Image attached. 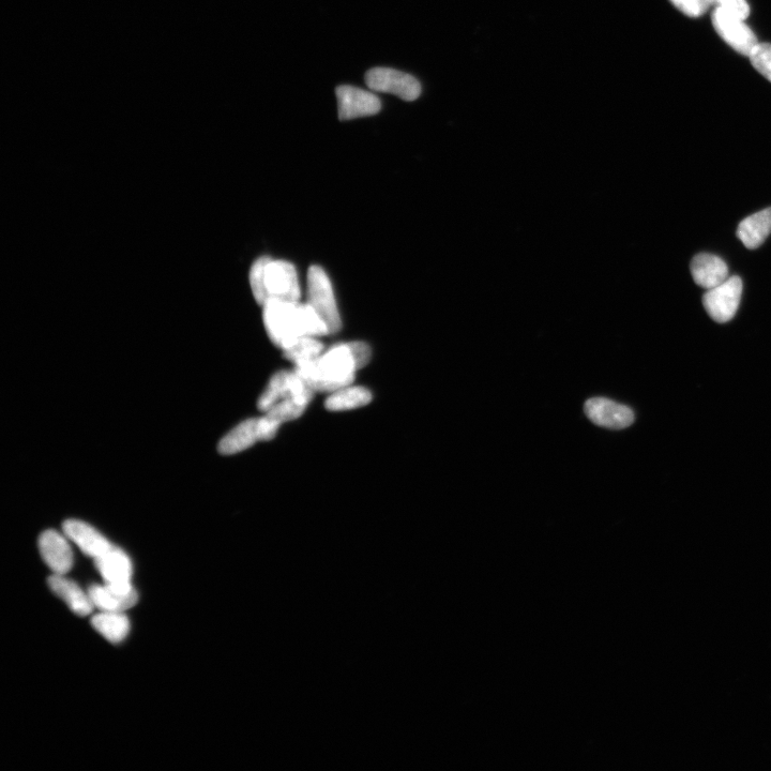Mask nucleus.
<instances>
[{"mask_svg":"<svg viewBox=\"0 0 771 771\" xmlns=\"http://www.w3.org/2000/svg\"><path fill=\"white\" fill-rule=\"evenodd\" d=\"M263 308L267 334L283 351L302 337L329 335L325 323L309 304L274 300L267 302Z\"/></svg>","mask_w":771,"mask_h":771,"instance_id":"nucleus-1","label":"nucleus"},{"mask_svg":"<svg viewBox=\"0 0 771 771\" xmlns=\"http://www.w3.org/2000/svg\"><path fill=\"white\" fill-rule=\"evenodd\" d=\"M357 370L360 366L353 342L332 346L310 364L295 367L315 392L331 393L352 385Z\"/></svg>","mask_w":771,"mask_h":771,"instance_id":"nucleus-2","label":"nucleus"},{"mask_svg":"<svg viewBox=\"0 0 771 771\" xmlns=\"http://www.w3.org/2000/svg\"><path fill=\"white\" fill-rule=\"evenodd\" d=\"M252 294L260 305L269 301H300L301 291L295 266L263 256L250 270Z\"/></svg>","mask_w":771,"mask_h":771,"instance_id":"nucleus-3","label":"nucleus"},{"mask_svg":"<svg viewBox=\"0 0 771 771\" xmlns=\"http://www.w3.org/2000/svg\"><path fill=\"white\" fill-rule=\"evenodd\" d=\"M308 304L321 317L329 335H335L342 328L341 316L334 289L325 270L312 266L308 272Z\"/></svg>","mask_w":771,"mask_h":771,"instance_id":"nucleus-4","label":"nucleus"},{"mask_svg":"<svg viewBox=\"0 0 771 771\" xmlns=\"http://www.w3.org/2000/svg\"><path fill=\"white\" fill-rule=\"evenodd\" d=\"M314 392L307 381L302 379L295 370L293 372L281 371L272 376L257 406L265 413L272 406L286 399H292L308 406L313 399Z\"/></svg>","mask_w":771,"mask_h":771,"instance_id":"nucleus-5","label":"nucleus"},{"mask_svg":"<svg viewBox=\"0 0 771 771\" xmlns=\"http://www.w3.org/2000/svg\"><path fill=\"white\" fill-rule=\"evenodd\" d=\"M367 86L376 93L395 95L412 102L421 95V85L411 74L391 68H373L366 73Z\"/></svg>","mask_w":771,"mask_h":771,"instance_id":"nucleus-6","label":"nucleus"},{"mask_svg":"<svg viewBox=\"0 0 771 771\" xmlns=\"http://www.w3.org/2000/svg\"><path fill=\"white\" fill-rule=\"evenodd\" d=\"M743 294V281L730 277L714 289L707 290L703 305L712 319L720 324L730 322L735 316Z\"/></svg>","mask_w":771,"mask_h":771,"instance_id":"nucleus-7","label":"nucleus"},{"mask_svg":"<svg viewBox=\"0 0 771 771\" xmlns=\"http://www.w3.org/2000/svg\"><path fill=\"white\" fill-rule=\"evenodd\" d=\"M712 21L717 34L739 54L749 57L760 43L746 20L729 11L716 8Z\"/></svg>","mask_w":771,"mask_h":771,"instance_id":"nucleus-8","label":"nucleus"},{"mask_svg":"<svg viewBox=\"0 0 771 771\" xmlns=\"http://www.w3.org/2000/svg\"><path fill=\"white\" fill-rule=\"evenodd\" d=\"M336 94L341 122L373 116L382 110L380 98L364 89L342 85L337 87Z\"/></svg>","mask_w":771,"mask_h":771,"instance_id":"nucleus-9","label":"nucleus"},{"mask_svg":"<svg viewBox=\"0 0 771 771\" xmlns=\"http://www.w3.org/2000/svg\"><path fill=\"white\" fill-rule=\"evenodd\" d=\"M95 564L105 584L123 593L134 591L131 584L133 567L130 557L124 550L114 546L109 552L96 558Z\"/></svg>","mask_w":771,"mask_h":771,"instance_id":"nucleus-10","label":"nucleus"},{"mask_svg":"<svg viewBox=\"0 0 771 771\" xmlns=\"http://www.w3.org/2000/svg\"><path fill=\"white\" fill-rule=\"evenodd\" d=\"M584 411L595 425L611 430L626 429L634 422V413L630 407L606 398L587 400Z\"/></svg>","mask_w":771,"mask_h":771,"instance_id":"nucleus-11","label":"nucleus"},{"mask_svg":"<svg viewBox=\"0 0 771 771\" xmlns=\"http://www.w3.org/2000/svg\"><path fill=\"white\" fill-rule=\"evenodd\" d=\"M68 537L56 531L44 532L39 538V550L43 561L54 574L65 576L73 567V552Z\"/></svg>","mask_w":771,"mask_h":771,"instance_id":"nucleus-12","label":"nucleus"},{"mask_svg":"<svg viewBox=\"0 0 771 771\" xmlns=\"http://www.w3.org/2000/svg\"><path fill=\"white\" fill-rule=\"evenodd\" d=\"M64 534L80 550L94 559L109 552L114 544L105 538L95 527L80 520H68L63 525Z\"/></svg>","mask_w":771,"mask_h":771,"instance_id":"nucleus-13","label":"nucleus"},{"mask_svg":"<svg viewBox=\"0 0 771 771\" xmlns=\"http://www.w3.org/2000/svg\"><path fill=\"white\" fill-rule=\"evenodd\" d=\"M690 269L694 282L706 290L714 289L730 278L727 263L714 254L695 255Z\"/></svg>","mask_w":771,"mask_h":771,"instance_id":"nucleus-14","label":"nucleus"},{"mask_svg":"<svg viewBox=\"0 0 771 771\" xmlns=\"http://www.w3.org/2000/svg\"><path fill=\"white\" fill-rule=\"evenodd\" d=\"M308 406L292 399L280 401L259 419L260 441L268 442L275 438L282 423L299 418Z\"/></svg>","mask_w":771,"mask_h":771,"instance_id":"nucleus-15","label":"nucleus"},{"mask_svg":"<svg viewBox=\"0 0 771 771\" xmlns=\"http://www.w3.org/2000/svg\"><path fill=\"white\" fill-rule=\"evenodd\" d=\"M48 583L52 592L63 599L75 614L87 616L94 611V603L89 594H86L77 583L60 574H54L49 578Z\"/></svg>","mask_w":771,"mask_h":771,"instance_id":"nucleus-16","label":"nucleus"},{"mask_svg":"<svg viewBox=\"0 0 771 771\" xmlns=\"http://www.w3.org/2000/svg\"><path fill=\"white\" fill-rule=\"evenodd\" d=\"M260 441L259 419H248L226 434L218 445L223 456H232L245 451Z\"/></svg>","mask_w":771,"mask_h":771,"instance_id":"nucleus-17","label":"nucleus"},{"mask_svg":"<svg viewBox=\"0 0 771 771\" xmlns=\"http://www.w3.org/2000/svg\"><path fill=\"white\" fill-rule=\"evenodd\" d=\"M88 594L94 607L101 611L125 612L139 601L135 589L131 593H122L107 584L90 587Z\"/></svg>","mask_w":771,"mask_h":771,"instance_id":"nucleus-18","label":"nucleus"},{"mask_svg":"<svg viewBox=\"0 0 771 771\" xmlns=\"http://www.w3.org/2000/svg\"><path fill=\"white\" fill-rule=\"evenodd\" d=\"M771 234V207L739 223L737 237L750 250L758 249Z\"/></svg>","mask_w":771,"mask_h":771,"instance_id":"nucleus-19","label":"nucleus"},{"mask_svg":"<svg viewBox=\"0 0 771 771\" xmlns=\"http://www.w3.org/2000/svg\"><path fill=\"white\" fill-rule=\"evenodd\" d=\"M93 627L111 643L123 642L130 632V621L124 612L101 611L92 619Z\"/></svg>","mask_w":771,"mask_h":771,"instance_id":"nucleus-20","label":"nucleus"},{"mask_svg":"<svg viewBox=\"0 0 771 771\" xmlns=\"http://www.w3.org/2000/svg\"><path fill=\"white\" fill-rule=\"evenodd\" d=\"M372 401V393L364 387L347 386L332 392L325 406L331 412L355 410L368 405Z\"/></svg>","mask_w":771,"mask_h":771,"instance_id":"nucleus-21","label":"nucleus"},{"mask_svg":"<svg viewBox=\"0 0 771 771\" xmlns=\"http://www.w3.org/2000/svg\"><path fill=\"white\" fill-rule=\"evenodd\" d=\"M323 353V343L314 337H302L284 351L285 357L294 362L295 367L310 364V362L320 358Z\"/></svg>","mask_w":771,"mask_h":771,"instance_id":"nucleus-22","label":"nucleus"},{"mask_svg":"<svg viewBox=\"0 0 771 771\" xmlns=\"http://www.w3.org/2000/svg\"><path fill=\"white\" fill-rule=\"evenodd\" d=\"M749 58L754 69L771 82V43H759Z\"/></svg>","mask_w":771,"mask_h":771,"instance_id":"nucleus-23","label":"nucleus"},{"mask_svg":"<svg viewBox=\"0 0 771 771\" xmlns=\"http://www.w3.org/2000/svg\"><path fill=\"white\" fill-rule=\"evenodd\" d=\"M670 2L689 18H700L710 6L709 0H670Z\"/></svg>","mask_w":771,"mask_h":771,"instance_id":"nucleus-24","label":"nucleus"},{"mask_svg":"<svg viewBox=\"0 0 771 771\" xmlns=\"http://www.w3.org/2000/svg\"><path fill=\"white\" fill-rule=\"evenodd\" d=\"M710 4L715 5L716 8L729 11L737 17L746 20L750 15V6L747 0H709Z\"/></svg>","mask_w":771,"mask_h":771,"instance_id":"nucleus-25","label":"nucleus"}]
</instances>
